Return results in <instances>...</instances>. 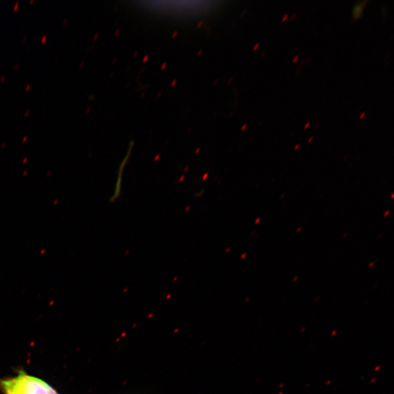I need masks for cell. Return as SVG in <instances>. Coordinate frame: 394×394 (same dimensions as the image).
I'll use <instances>...</instances> for the list:
<instances>
[{
    "label": "cell",
    "instance_id": "obj_1",
    "mask_svg": "<svg viewBox=\"0 0 394 394\" xmlns=\"http://www.w3.org/2000/svg\"><path fill=\"white\" fill-rule=\"evenodd\" d=\"M3 394H59L45 381L21 370L15 376L0 379Z\"/></svg>",
    "mask_w": 394,
    "mask_h": 394
},
{
    "label": "cell",
    "instance_id": "obj_2",
    "mask_svg": "<svg viewBox=\"0 0 394 394\" xmlns=\"http://www.w3.org/2000/svg\"><path fill=\"white\" fill-rule=\"evenodd\" d=\"M130 152L131 151H129L127 157H125V159L124 160L122 163L121 164H120V167H119V170H118V178L116 180V183H115V190H114V192L113 193L112 197H111V200L112 202H115L117 199H118L119 197L121 196L122 188L123 173H124V171H125V166L127 165V161L129 160Z\"/></svg>",
    "mask_w": 394,
    "mask_h": 394
},
{
    "label": "cell",
    "instance_id": "obj_3",
    "mask_svg": "<svg viewBox=\"0 0 394 394\" xmlns=\"http://www.w3.org/2000/svg\"><path fill=\"white\" fill-rule=\"evenodd\" d=\"M365 4V2H363L358 3L356 6H355L353 10V16L355 20L359 19L360 17L362 16L363 8Z\"/></svg>",
    "mask_w": 394,
    "mask_h": 394
}]
</instances>
